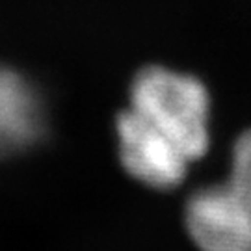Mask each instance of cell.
Returning a JSON list of instances; mask_svg holds the SVG:
<instances>
[{"label":"cell","mask_w":251,"mask_h":251,"mask_svg":"<svg viewBox=\"0 0 251 251\" xmlns=\"http://www.w3.org/2000/svg\"><path fill=\"white\" fill-rule=\"evenodd\" d=\"M130 108L168 136L188 162L205 156L210 144V99L201 80L164 67H147L132 82Z\"/></svg>","instance_id":"6da1fadb"},{"label":"cell","mask_w":251,"mask_h":251,"mask_svg":"<svg viewBox=\"0 0 251 251\" xmlns=\"http://www.w3.org/2000/svg\"><path fill=\"white\" fill-rule=\"evenodd\" d=\"M116 130L119 156L132 177L152 188H175L186 177L188 158L132 108L119 114Z\"/></svg>","instance_id":"7a4b0ae2"},{"label":"cell","mask_w":251,"mask_h":251,"mask_svg":"<svg viewBox=\"0 0 251 251\" xmlns=\"http://www.w3.org/2000/svg\"><path fill=\"white\" fill-rule=\"evenodd\" d=\"M184 224L199 251H251V224L227 182L192 194Z\"/></svg>","instance_id":"3957f363"},{"label":"cell","mask_w":251,"mask_h":251,"mask_svg":"<svg viewBox=\"0 0 251 251\" xmlns=\"http://www.w3.org/2000/svg\"><path fill=\"white\" fill-rule=\"evenodd\" d=\"M36 95L19 76L0 71V154L36 140L41 128Z\"/></svg>","instance_id":"277c9868"},{"label":"cell","mask_w":251,"mask_h":251,"mask_svg":"<svg viewBox=\"0 0 251 251\" xmlns=\"http://www.w3.org/2000/svg\"><path fill=\"white\" fill-rule=\"evenodd\" d=\"M227 184L240 201L251 224V128L246 130L234 144L231 175L227 179Z\"/></svg>","instance_id":"5b68a950"}]
</instances>
